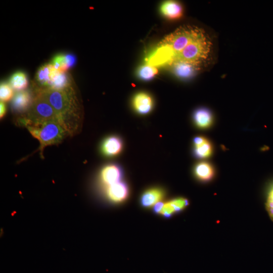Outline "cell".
Masks as SVG:
<instances>
[{"mask_svg": "<svg viewBox=\"0 0 273 273\" xmlns=\"http://www.w3.org/2000/svg\"><path fill=\"white\" fill-rule=\"evenodd\" d=\"M122 175V170L119 166L110 164L102 168L100 172V179L101 183L107 187L120 181Z\"/></svg>", "mask_w": 273, "mask_h": 273, "instance_id": "5b68a950", "label": "cell"}, {"mask_svg": "<svg viewBox=\"0 0 273 273\" xmlns=\"http://www.w3.org/2000/svg\"><path fill=\"white\" fill-rule=\"evenodd\" d=\"M28 84V78L26 74L22 71L14 73L9 80V84L15 90H23Z\"/></svg>", "mask_w": 273, "mask_h": 273, "instance_id": "d6986e66", "label": "cell"}, {"mask_svg": "<svg viewBox=\"0 0 273 273\" xmlns=\"http://www.w3.org/2000/svg\"><path fill=\"white\" fill-rule=\"evenodd\" d=\"M194 154L197 158L203 159L209 157L213 151L211 143L206 138L198 136L194 139Z\"/></svg>", "mask_w": 273, "mask_h": 273, "instance_id": "ba28073f", "label": "cell"}, {"mask_svg": "<svg viewBox=\"0 0 273 273\" xmlns=\"http://www.w3.org/2000/svg\"><path fill=\"white\" fill-rule=\"evenodd\" d=\"M193 120L198 127L205 129L212 125L213 118L212 113L209 109L200 108L194 111Z\"/></svg>", "mask_w": 273, "mask_h": 273, "instance_id": "5bb4252c", "label": "cell"}, {"mask_svg": "<svg viewBox=\"0 0 273 273\" xmlns=\"http://www.w3.org/2000/svg\"><path fill=\"white\" fill-rule=\"evenodd\" d=\"M71 88L70 80L66 72H58L53 78L48 88L55 90H66Z\"/></svg>", "mask_w": 273, "mask_h": 273, "instance_id": "ac0fdd59", "label": "cell"}, {"mask_svg": "<svg viewBox=\"0 0 273 273\" xmlns=\"http://www.w3.org/2000/svg\"><path fill=\"white\" fill-rule=\"evenodd\" d=\"M174 74L181 79H188L191 77L197 70V67L192 64L178 62L172 65Z\"/></svg>", "mask_w": 273, "mask_h": 273, "instance_id": "2e32d148", "label": "cell"}, {"mask_svg": "<svg viewBox=\"0 0 273 273\" xmlns=\"http://www.w3.org/2000/svg\"><path fill=\"white\" fill-rule=\"evenodd\" d=\"M31 99V95L29 91L19 92L13 98L12 103V108L17 112H24L30 106Z\"/></svg>", "mask_w": 273, "mask_h": 273, "instance_id": "9a60e30c", "label": "cell"}, {"mask_svg": "<svg viewBox=\"0 0 273 273\" xmlns=\"http://www.w3.org/2000/svg\"><path fill=\"white\" fill-rule=\"evenodd\" d=\"M164 192L160 188H152L145 191L141 196V204L144 207L154 206L164 197Z\"/></svg>", "mask_w": 273, "mask_h": 273, "instance_id": "4fadbf2b", "label": "cell"}, {"mask_svg": "<svg viewBox=\"0 0 273 273\" xmlns=\"http://www.w3.org/2000/svg\"><path fill=\"white\" fill-rule=\"evenodd\" d=\"M76 62L75 56L71 54H58L54 57L50 63L60 72H66L73 67Z\"/></svg>", "mask_w": 273, "mask_h": 273, "instance_id": "8fae6325", "label": "cell"}, {"mask_svg": "<svg viewBox=\"0 0 273 273\" xmlns=\"http://www.w3.org/2000/svg\"><path fill=\"white\" fill-rule=\"evenodd\" d=\"M132 106L140 114H147L152 109L153 101L151 96L146 92L136 93L132 99Z\"/></svg>", "mask_w": 273, "mask_h": 273, "instance_id": "52a82bcc", "label": "cell"}, {"mask_svg": "<svg viewBox=\"0 0 273 273\" xmlns=\"http://www.w3.org/2000/svg\"><path fill=\"white\" fill-rule=\"evenodd\" d=\"M6 113V106L4 102H1L0 103V117L2 119Z\"/></svg>", "mask_w": 273, "mask_h": 273, "instance_id": "d4e9b609", "label": "cell"}, {"mask_svg": "<svg viewBox=\"0 0 273 273\" xmlns=\"http://www.w3.org/2000/svg\"><path fill=\"white\" fill-rule=\"evenodd\" d=\"M176 213L175 209L170 201L164 203L160 214L166 218L170 217L174 213Z\"/></svg>", "mask_w": 273, "mask_h": 273, "instance_id": "7402d4cb", "label": "cell"}, {"mask_svg": "<svg viewBox=\"0 0 273 273\" xmlns=\"http://www.w3.org/2000/svg\"><path fill=\"white\" fill-rule=\"evenodd\" d=\"M194 173L200 180L209 181L214 175V169L213 166L207 162H200L197 164L194 168Z\"/></svg>", "mask_w": 273, "mask_h": 273, "instance_id": "e0dca14e", "label": "cell"}, {"mask_svg": "<svg viewBox=\"0 0 273 273\" xmlns=\"http://www.w3.org/2000/svg\"><path fill=\"white\" fill-rule=\"evenodd\" d=\"M164 203L162 202H159L156 203L153 207V212L156 214H160L162 208L164 205Z\"/></svg>", "mask_w": 273, "mask_h": 273, "instance_id": "cb8c5ba5", "label": "cell"}, {"mask_svg": "<svg viewBox=\"0 0 273 273\" xmlns=\"http://www.w3.org/2000/svg\"><path fill=\"white\" fill-rule=\"evenodd\" d=\"M44 98L56 111L60 125L68 134L73 135L79 126L77 105L72 88L55 90L40 89L37 93Z\"/></svg>", "mask_w": 273, "mask_h": 273, "instance_id": "6da1fadb", "label": "cell"}, {"mask_svg": "<svg viewBox=\"0 0 273 273\" xmlns=\"http://www.w3.org/2000/svg\"><path fill=\"white\" fill-rule=\"evenodd\" d=\"M13 96V90L10 84L2 82L0 85V99L4 102L9 101Z\"/></svg>", "mask_w": 273, "mask_h": 273, "instance_id": "44dd1931", "label": "cell"}, {"mask_svg": "<svg viewBox=\"0 0 273 273\" xmlns=\"http://www.w3.org/2000/svg\"><path fill=\"white\" fill-rule=\"evenodd\" d=\"M58 72L51 63L45 64L38 69L36 78L40 84L48 88Z\"/></svg>", "mask_w": 273, "mask_h": 273, "instance_id": "9c48e42d", "label": "cell"}, {"mask_svg": "<svg viewBox=\"0 0 273 273\" xmlns=\"http://www.w3.org/2000/svg\"><path fill=\"white\" fill-rule=\"evenodd\" d=\"M211 47L210 40L201 29L186 48L178 54L173 63L181 62L198 67L208 58Z\"/></svg>", "mask_w": 273, "mask_h": 273, "instance_id": "3957f363", "label": "cell"}, {"mask_svg": "<svg viewBox=\"0 0 273 273\" xmlns=\"http://www.w3.org/2000/svg\"><path fill=\"white\" fill-rule=\"evenodd\" d=\"M266 209L272 221H273V186L271 187L267 195Z\"/></svg>", "mask_w": 273, "mask_h": 273, "instance_id": "603a6c76", "label": "cell"}, {"mask_svg": "<svg viewBox=\"0 0 273 273\" xmlns=\"http://www.w3.org/2000/svg\"><path fill=\"white\" fill-rule=\"evenodd\" d=\"M122 148V142L118 136H111L107 138L103 142L101 150L107 156H114L119 154Z\"/></svg>", "mask_w": 273, "mask_h": 273, "instance_id": "7c38bea8", "label": "cell"}, {"mask_svg": "<svg viewBox=\"0 0 273 273\" xmlns=\"http://www.w3.org/2000/svg\"><path fill=\"white\" fill-rule=\"evenodd\" d=\"M108 199L113 203H120L125 200L128 195V188L126 183L119 181L106 187Z\"/></svg>", "mask_w": 273, "mask_h": 273, "instance_id": "8992f818", "label": "cell"}, {"mask_svg": "<svg viewBox=\"0 0 273 273\" xmlns=\"http://www.w3.org/2000/svg\"><path fill=\"white\" fill-rule=\"evenodd\" d=\"M160 10L162 15L169 19H176L183 15L181 4L174 1L164 2L161 4Z\"/></svg>", "mask_w": 273, "mask_h": 273, "instance_id": "30bf717a", "label": "cell"}, {"mask_svg": "<svg viewBox=\"0 0 273 273\" xmlns=\"http://www.w3.org/2000/svg\"><path fill=\"white\" fill-rule=\"evenodd\" d=\"M25 119L32 122L56 121L60 124L59 116L55 110L38 94L34 99L31 113L28 118Z\"/></svg>", "mask_w": 273, "mask_h": 273, "instance_id": "277c9868", "label": "cell"}, {"mask_svg": "<svg viewBox=\"0 0 273 273\" xmlns=\"http://www.w3.org/2000/svg\"><path fill=\"white\" fill-rule=\"evenodd\" d=\"M22 121L31 134L39 142L38 150L41 156L46 146L60 143L68 134L62 126L56 121L32 122L25 118Z\"/></svg>", "mask_w": 273, "mask_h": 273, "instance_id": "7a4b0ae2", "label": "cell"}, {"mask_svg": "<svg viewBox=\"0 0 273 273\" xmlns=\"http://www.w3.org/2000/svg\"><path fill=\"white\" fill-rule=\"evenodd\" d=\"M157 73V68L148 63L139 67L136 71L139 78L146 81L153 79Z\"/></svg>", "mask_w": 273, "mask_h": 273, "instance_id": "ffe728a7", "label": "cell"}]
</instances>
